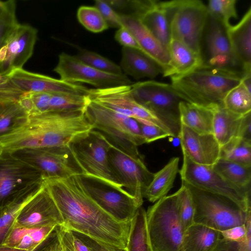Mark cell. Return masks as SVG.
<instances>
[{"label":"cell","instance_id":"cell-1","mask_svg":"<svg viewBox=\"0 0 251 251\" xmlns=\"http://www.w3.org/2000/svg\"><path fill=\"white\" fill-rule=\"evenodd\" d=\"M78 176L44 179L63 219L59 227L126 248L131 221H118L102 209L84 191Z\"/></svg>","mask_w":251,"mask_h":251},{"label":"cell","instance_id":"cell-2","mask_svg":"<svg viewBox=\"0 0 251 251\" xmlns=\"http://www.w3.org/2000/svg\"><path fill=\"white\" fill-rule=\"evenodd\" d=\"M93 129L85 109L48 111L27 120L0 137L3 151L24 149L67 146Z\"/></svg>","mask_w":251,"mask_h":251},{"label":"cell","instance_id":"cell-3","mask_svg":"<svg viewBox=\"0 0 251 251\" xmlns=\"http://www.w3.org/2000/svg\"><path fill=\"white\" fill-rule=\"evenodd\" d=\"M245 74L201 67L186 75L171 78V85L187 102L213 109L223 105L228 92Z\"/></svg>","mask_w":251,"mask_h":251},{"label":"cell","instance_id":"cell-4","mask_svg":"<svg viewBox=\"0 0 251 251\" xmlns=\"http://www.w3.org/2000/svg\"><path fill=\"white\" fill-rule=\"evenodd\" d=\"M85 112L93 129L101 133L110 144L132 157H142L137 147L145 143L136 120L90 99Z\"/></svg>","mask_w":251,"mask_h":251},{"label":"cell","instance_id":"cell-5","mask_svg":"<svg viewBox=\"0 0 251 251\" xmlns=\"http://www.w3.org/2000/svg\"><path fill=\"white\" fill-rule=\"evenodd\" d=\"M182 187L159 199L146 211L148 233L153 251H181L184 231L179 208Z\"/></svg>","mask_w":251,"mask_h":251},{"label":"cell","instance_id":"cell-6","mask_svg":"<svg viewBox=\"0 0 251 251\" xmlns=\"http://www.w3.org/2000/svg\"><path fill=\"white\" fill-rule=\"evenodd\" d=\"M182 183L192 195L195 207L194 223L220 232L245 224L251 208L246 209L228 197Z\"/></svg>","mask_w":251,"mask_h":251},{"label":"cell","instance_id":"cell-7","mask_svg":"<svg viewBox=\"0 0 251 251\" xmlns=\"http://www.w3.org/2000/svg\"><path fill=\"white\" fill-rule=\"evenodd\" d=\"M166 11L171 38L200 56L202 34L208 18L206 5L199 0L160 1Z\"/></svg>","mask_w":251,"mask_h":251},{"label":"cell","instance_id":"cell-8","mask_svg":"<svg viewBox=\"0 0 251 251\" xmlns=\"http://www.w3.org/2000/svg\"><path fill=\"white\" fill-rule=\"evenodd\" d=\"M68 146L82 171L81 175L95 178L120 190H125L112 171L108 155L110 143L101 133L92 129Z\"/></svg>","mask_w":251,"mask_h":251},{"label":"cell","instance_id":"cell-9","mask_svg":"<svg viewBox=\"0 0 251 251\" xmlns=\"http://www.w3.org/2000/svg\"><path fill=\"white\" fill-rule=\"evenodd\" d=\"M130 87L134 100L153 113L177 137L179 104L183 100L171 84L149 80L132 83Z\"/></svg>","mask_w":251,"mask_h":251},{"label":"cell","instance_id":"cell-10","mask_svg":"<svg viewBox=\"0 0 251 251\" xmlns=\"http://www.w3.org/2000/svg\"><path fill=\"white\" fill-rule=\"evenodd\" d=\"M9 153L38 170L44 179L82 175L68 146L24 149Z\"/></svg>","mask_w":251,"mask_h":251},{"label":"cell","instance_id":"cell-11","mask_svg":"<svg viewBox=\"0 0 251 251\" xmlns=\"http://www.w3.org/2000/svg\"><path fill=\"white\" fill-rule=\"evenodd\" d=\"M227 27L208 15L200 47L201 67L246 74L233 52Z\"/></svg>","mask_w":251,"mask_h":251},{"label":"cell","instance_id":"cell-12","mask_svg":"<svg viewBox=\"0 0 251 251\" xmlns=\"http://www.w3.org/2000/svg\"><path fill=\"white\" fill-rule=\"evenodd\" d=\"M182 154V165L179 170L182 182L228 197L246 209L251 208V190L232 185L215 171L212 166L196 163L185 154Z\"/></svg>","mask_w":251,"mask_h":251},{"label":"cell","instance_id":"cell-13","mask_svg":"<svg viewBox=\"0 0 251 251\" xmlns=\"http://www.w3.org/2000/svg\"><path fill=\"white\" fill-rule=\"evenodd\" d=\"M86 193L105 212L121 222H130L142 206L125 190H120L95 178L78 175Z\"/></svg>","mask_w":251,"mask_h":251},{"label":"cell","instance_id":"cell-14","mask_svg":"<svg viewBox=\"0 0 251 251\" xmlns=\"http://www.w3.org/2000/svg\"><path fill=\"white\" fill-rule=\"evenodd\" d=\"M108 161L114 176L124 189L142 205L143 193L151 182L154 173L150 172L142 157H134L111 144Z\"/></svg>","mask_w":251,"mask_h":251},{"label":"cell","instance_id":"cell-15","mask_svg":"<svg viewBox=\"0 0 251 251\" xmlns=\"http://www.w3.org/2000/svg\"><path fill=\"white\" fill-rule=\"evenodd\" d=\"M87 96L91 100L119 113L137 121L154 124L173 135L153 113L134 100L131 94L130 85L89 89Z\"/></svg>","mask_w":251,"mask_h":251},{"label":"cell","instance_id":"cell-16","mask_svg":"<svg viewBox=\"0 0 251 251\" xmlns=\"http://www.w3.org/2000/svg\"><path fill=\"white\" fill-rule=\"evenodd\" d=\"M53 71L62 80L74 83H87L95 88L132 84L124 74L116 75L99 71L80 61L75 55L65 52L59 54L58 63Z\"/></svg>","mask_w":251,"mask_h":251},{"label":"cell","instance_id":"cell-17","mask_svg":"<svg viewBox=\"0 0 251 251\" xmlns=\"http://www.w3.org/2000/svg\"><path fill=\"white\" fill-rule=\"evenodd\" d=\"M44 180L38 170L2 151L0 155V206L27 186Z\"/></svg>","mask_w":251,"mask_h":251},{"label":"cell","instance_id":"cell-18","mask_svg":"<svg viewBox=\"0 0 251 251\" xmlns=\"http://www.w3.org/2000/svg\"><path fill=\"white\" fill-rule=\"evenodd\" d=\"M37 30L26 25L19 24L0 49V74L8 75L22 69L32 56Z\"/></svg>","mask_w":251,"mask_h":251},{"label":"cell","instance_id":"cell-19","mask_svg":"<svg viewBox=\"0 0 251 251\" xmlns=\"http://www.w3.org/2000/svg\"><path fill=\"white\" fill-rule=\"evenodd\" d=\"M8 76L14 84L24 93L87 95L89 89L78 83H70L60 79L30 72L23 68L12 71Z\"/></svg>","mask_w":251,"mask_h":251},{"label":"cell","instance_id":"cell-20","mask_svg":"<svg viewBox=\"0 0 251 251\" xmlns=\"http://www.w3.org/2000/svg\"><path fill=\"white\" fill-rule=\"evenodd\" d=\"M13 224L27 227L63 224V219L45 184L40 191L22 210Z\"/></svg>","mask_w":251,"mask_h":251},{"label":"cell","instance_id":"cell-21","mask_svg":"<svg viewBox=\"0 0 251 251\" xmlns=\"http://www.w3.org/2000/svg\"><path fill=\"white\" fill-rule=\"evenodd\" d=\"M179 138L182 153L193 162L212 166L220 158L221 147L213 134H200L180 124Z\"/></svg>","mask_w":251,"mask_h":251},{"label":"cell","instance_id":"cell-22","mask_svg":"<svg viewBox=\"0 0 251 251\" xmlns=\"http://www.w3.org/2000/svg\"><path fill=\"white\" fill-rule=\"evenodd\" d=\"M120 16L123 25L132 34L142 51L162 68L163 73L168 69L170 63V57L167 50L153 36L139 19L127 15Z\"/></svg>","mask_w":251,"mask_h":251},{"label":"cell","instance_id":"cell-23","mask_svg":"<svg viewBox=\"0 0 251 251\" xmlns=\"http://www.w3.org/2000/svg\"><path fill=\"white\" fill-rule=\"evenodd\" d=\"M59 226L49 225L27 227L13 224L1 245L26 251H36Z\"/></svg>","mask_w":251,"mask_h":251},{"label":"cell","instance_id":"cell-24","mask_svg":"<svg viewBox=\"0 0 251 251\" xmlns=\"http://www.w3.org/2000/svg\"><path fill=\"white\" fill-rule=\"evenodd\" d=\"M230 43L245 74L251 73V7L235 25L227 27Z\"/></svg>","mask_w":251,"mask_h":251},{"label":"cell","instance_id":"cell-25","mask_svg":"<svg viewBox=\"0 0 251 251\" xmlns=\"http://www.w3.org/2000/svg\"><path fill=\"white\" fill-rule=\"evenodd\" d=\"M168 69L162 74L170 78L186 75L202 66L201 56L181 42L171 38L167 47Z\"/></svg>","mask_w":251,"mask_h":251},{"label":"cell","instance_id":"cell-26","mask_svg":"<svg viewBox=\"0 0 251 251\" xmlns=\"http://www.w3.org/2000/svg\"><path fill=\"white\" fill-rule=\"evenodd\" d=\"M123 73L138 80L144 78H154L163 74L162 68L142 51L123 47L119 65Z\"/></svg>","mask_w":251,"mask_h":251},{"label":"cell","instance_id":"cell-27","mask_svg":"<svg viewBox=\"0 0 251 251\" xmlns=\"http://www.w3.org/2000/svg\"><path fill=\"white\" fill-rule=\"evenodd\" d=\"M44 181L27 186L0 206V244L22 210L40 192Z\"/></svg>","mask_w":251,"mask_h":251},{"label":"cell","instance_id":"cell-28","mask_svg":"<svg viewBox=\"0 0 251 251\" xmlns=\"http://www.w3.org/2000/svg\"><path fill=\"white\" fill-rule=\"evenodd\" d=\"M213 109L182 100L179 104L180 124L198 133L213 134Z\"/></svg>","mask_w":251,"mask_h":251},{"label":"cell","instance_id":"cell-29","mask_svg":"<svg viewBox=\"0 0 251 251\" xmlns=\"http://www.w3.org/2000/svg\"><path fill=\"white\" fill-rule=\"evenodd\" d=\"M221 238L220 231L194 223L184 232L181 251H212Z\"/></svg>","mask_w":251,"mask_h":251},{"label":"cell","instance_id":"cell-30","mask_svg":"<svg viewBox=\"0 0 251 251\" xmlns=\"http://www.w3.org/2000/svg\"><path fill=\"white\" fill-rule=\"evenodd\" d=\"M179 158H172L160 170L154 173L152 179L143 193L145 198L151 202H155L167 196L173 187V184L179 172Z\"/></svg>","mask_w":251,"mask_h":251},{"label":"cell","instance_id":"cell-31","mask_svg":"<svg viewBox=\"0 0 251 251\" xmlns=\"http://www.w3.org/2000/svg\"><path fill=\"white\" fill-rule=\"evenodd\" d=\"M213 134L221 147L237 137L243 116L234 114L224 105L213 109Z\"/></svg>","mask_w":251,"mask_h":251},{"label":"cell","instance_id":"cell-32","mask_svg":"<svg viewBox=\"0 0 251 251\" xmlns=\"http://www.w3.org/2000/svg\"><path fill=\"white\" fill-rule=\"evenodd\" d=\"M153 36L167 50L171 40L169 22L160 1L154 4L137 18Z\"/></svg>","mask_w":251,"mask_h":251},{"label":"cell","instance_id":"cell-33","mask_svg":"<svg viewBox=\"0 0 251 251\" xmlns=\"http://www.w3.org/2000/svg\"><path fill=\"white\" fill-rule=\"evenodd\" d=\"M212 167L232 185L240 188L251 190V166L220 158Z\"/></svg>","mask_w":251,"mask_h":251},{"label":"cell","instance_id":"cell-34","mask_svg":"<svg viewBox=\"0 0 251 251\" xmlns=\"http://www.w3.org/2000/svg\"><path fill=\"white\" fill-rule=\"evenodd\" d=\"M126 251H153L148 233L146 210L140 207L131 221Z\"/></svg>","mask_w":251,"mask_h":251},{"label":"cell","instance_id":"cell-35","mask_svg":"<svg viewBox=\"0 0 251 251\" xmlns=\"http://www.w3.org/2000/svg\"><path fill=\"white\" fill-rule=\"evenodd\" d=\"M220 158L251 166V141L233 138L221 147Z\"/></svg>","mask_w":251,"mask_h":251},{"label":"cell","instance_id":"cell-36","mask_svg":"<svg viewBox=\"0 0 251 251\" xmlns=\"http://www.w3.org/2000/svg\"><path fill=\"white\" fill-rule=\"evenodd\" d=\"M223 105L229 111L243 116L251 112V91L241 81L231 89L223 100Z\"/></svg>","mask_w":251,"mask_h":251},{"label":"cell","instance_id":"cell-37","mask_svg":"<svg viewBox=\"0 0 251 251\" xmlns=\"http://www.w3.org/2000/svg\"><path fill=\"white\" fill-rule=\"evenodd\" d=\"M28 117L17 101L1 104L0 106V137L20 126Z\"/></svg>","mask_w":251,"mask_h":251},{"label":"cell","instance_id":"cell-38","mask_svg":"<svg viewBox=\"0 0 251 251\" xmlns=\"http://www.w3.org/2000/svg\"><path fill=\"white\" fill-rule=\"evenodd\" d=\"M89 100L87 95L72 94H51L49 111H68L84 109Z\"/></svg>","mask_w":251,"mask_h":251},{"label":"cell","instance_id":"cell-39","mask_svg":"<svg viewBox=\"0 0 251 251\" xmlns=\"http://www.w3.org/2000/svg\"><path fill=\"white\" fill-rule=\"evenodd\" d=\"M79 22L88 30L99 33L108 28V25L96 6L82 5L77 12Z\"/></svg>","mask_w":251,"mask_h":251},{"label":"cell","instance_id":"cell-40","mask_svg":"<svg viewBox=\"0 0 251 251\" xmlns=\"http://www.w3.org/2000/svg\"><path fill=\"white\" fill-rule=\"evenodd\" d=\"M236 2V0H209L206 5L208 15L228 27L229 20L238 17Z\"/></svg>","mask_w":251,"mask_h":251},{"label":"cell","instance_id":"cell-41","mask_svg":"<svg viewBox=\"0 0 251 251\" xmlns=\"http://www.w3.org/2000/svg\"><path fill=\"white\" fill-rule=\"evenodd\" d=\"M75 56L80 61L99 71L116 75L124 74L119 65L95 52L80 50Z\"/></svg>","mask_w":251,"mask_h":251},{"label":"cell","instance_id":"cell-42","mask_svg":"<svg viewBox=\"0 0 251 251\" xmlns=\"http://www.w3.org/2000/svg\"><path fill=\"white\" fill-rule=\"evenodd\" d=\"M16 4L15 0L5 1L4 9L0 17V49L19 24L16 18Z\"/></svg>","mask_w":251,"mask_h":251},{"label":"cell","instance_id":"cell-43","mask_svg":"<svg viewBox=\"0 0 251 251\" xmlns=\"http://www.w3.org/2000/svg\"><path fill=\"white\" fill-rule=\"evenodd\" d=\"M245 224L247 234L243 240L232 241L222 237L212 251H251V211L248 214Z\"/></svg>","mask_w":251,"mask_h":251},{"label":"cell","instance_id":"cell-44","mask_svg":"<svg viewBox=\"0 0 251 251\" xmlns=\"http://www.w3.org/2000/svg\"><path fill=\"white\" fill-rule=\"evenodd\" d=\"M179 216L182 229L186 231L194 224L195 207L191 192L188 188L181 183Z\"/></svg>","mask_w":251,"mask_h":251},{"label":"cell","instance_id":"cell-45","mask_svg":"<svg viewBox=\"0 0 251 251\" xmlns=\"http://www.w3.org/2000/svg\"><path fill=\"white\" fill-rule=\"evenodd\" d=\"M65 249L69 251H89L87 246L73 232L58 226L55 230Z\"/></svg>","mask_w":251,"mask_h":251},{"label":"cell","instance_id":"cell-46","mask_svg":"<svg viewBox=\"0 0 251 251\" xmlns=\"http://www.w3.org/2000/svg\"><path fill=\"white\" fill-rule=\"evenodd\" d=\"M145 143H150L156 140L173 137L170 132L154 124L144 121H137Z\"/></svg>","mask_w":251,"mask_h":251},{"label":"cell","instance_id":"cell-47","mask_svg":"<svg viewBox=\"0 0 251 251\" xmlns=\"http://www.w3.org/2000/svg\"><path fill=\"white\" fill-rule=\"evenodd\" d=\"M24 93L14 84L8 75L0 74V101H17Z\"/></svg>","mask_w":251,"mask_h":251},{"label":"cell","instance_id":"cell-48","mask_svg":"<svg viewBox=\"0 0 251 251\" xmlns=\"http://www.w3.org/2000/svg\"><path fill=\"white\" fill-rule=\"evenodd\" d=\"M96 6L100 11L108 27L120 28L123 26L120 15L112 7L107 0H95Z\"/></svg>","mask_w":251,"mask_h":251},{"label":"cell","instance_id":"cell-49","mask_svg":"<svg viewBox=\"0 0 251 251\" xmlns=\"http://www.w3.org/2000/svg\"><path fill=\"white\" fill-rule=\"evenodd\" d=\"M87 246L89 251H126V248L112 246L85 235L73 232Z\"/></svg>","mask_w":251,"mask_h":251},{"label":"cell","instance_id":"cell-50","mask_svg":"<svg viewBox=\"0 0 251 251\" xmlns=\"http://www.w3.org/2000/svg\"><path fill=\"white\" fill-rule=\"evenodd\" d=\"M115 40L123 47L135 49L142 51L136 39L125 26L119 28L115 34Z\"/></svg>","mask_w":251,"mask_h":251},{"label":"cell","instance_id":"cell-51","mask_svg":"<svg viewBox=\"0 0 251 251\" xmlns=\"http://www.w3.org/2000/svg\"><path fill=\"white\" fill-rule=\"evenodd\" d=\"M29 93L33 101L36 115L44 113L49 111L51 94L45 93Z\"/></svg>","mask_w":251,"mask_h":251},{"label":"cell","instance_id":"cell-52","mask_svg":"<svg viewBox=\"0 0 251 251\" xmlns=\"http://www.w3.org/2000/svg\"><path fill=\"white\" fill-rule=\"evenodd\" d=\"M222 237L232 241H240L243 240L246 237L247 228L245 224L234 226L222 232Z\"/></svg>","mask_w":251,"mask_h":251},{"label":"cell","instance_id":"cell-53","mask_svg":"<svg viewBox=\"0 0 251 251\" xmlns=\"http://www.w3.org/2000/svg\"><path fill=\"white\" fill-rule=\"evenodd\" d=\"M17 102L28 116L36 115L33 101L29 93L22 95Z\"/></svg>","mask_w":251,"mask_h":251},{"label":"cell","instance_id":"cell-54","mask_svg":"<svg viewBox=\"0 0 251 251\" xmlns=\"http://www.w3.org/2000/svg\"><path fill=\"white\" fill-rule=\"evenodd\" d=\"M249 113L245 115L242 120L237 137L251 141V115Z\"/></svg>","mask_w":251,"mask_h":251},{"label":"cell","instance_id":"cell-55","mask_svg":"<svg viewBox=\"0 0 251 251\" xmlns=\"http://www.w3.org/2000/svg\"><path fill=\"white\" fill-rule=\"evenodd\" d=\"M55 235L53 240L43 249V251H66L55 234Z\"/></svg>","mask_w":251,"mask_h":251},{"label":"cell","instance_id":"cell-56","mask_svg":"<svg viewBox=\"0 0 251 251\" xmlns=\"http://www.w3.org/2000/svg\"><path fill=\"white\" fill-rule=\"evenodd\" d=\"M0 251H26L24 250H18L14 248H12L6 246H4L0 244Z\"/></svg>","mask_w":251,"mask_h":251},{"label":"cell","instance_id":"cell-57","mask_svg":"<svg viewBox=\"0 0 251 251\" xmlns=\"http://www.w3.org/2000/svg\"><path fill=\"white\" fill-rule=\"evenodd\" d=\"M5 6V1L0 0V17L3 13Z\"/></svg>","mask_w":251,"mask_h":251},{"label":"cell","instance_id":"cell-58","mask_svg":"<svg viewBox=\"0 0 251 251\" xmlns=\"http://www.w3.org/2000/svg\"><path fill=\"white\" fill-rule=\"evenodd\" d=\"M2 149L0 147V155L2 153Z\"/></svg>","mask_w":251,"mask_h":251},{"label":"cell","instance_id":"cell-59","mask_svg":"<svg viewBox=\"0 0 251 251\" xmlns=\"http://www.w3.org/2000/svg\"><path fill=\"white\" fill-rule=\"evenodd\" d=\"M6 103V102H2V101H0V106L3 103Z\"/></svg>","mask_w":251,"mask_h":251},{"label":"cell","instance_id":"cell-60","mask_svg":"<svg viewBox=\"0 0 251 251\" xmlns=\"http://www.w3.org/2000/svg\"><path fill=\"white\" fill-rule=\"evenodd\" d=\"M66 251H67V250H66Z\"/></svg>","mask_w":251,"mask_h":251}]
</instances>
